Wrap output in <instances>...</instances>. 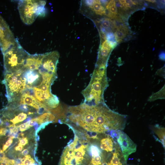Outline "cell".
<instances>
[{"label": "cell", "instance_id": "6da1fadb", "mask_svg": "<svg viewBox=\"0 0 165 165\" xmlns=\"http://www.w3.org/2000/svg\"><path fill=\"white\" fill-rule=\"evenodd\" d=\"M108 85L106 66L95 67L89 84L82 92L84 98V102L89 105L104 102V93Z\"/></svg>", "mask_w": 165, "mask_h": 165}, {"label": "cell", "instance_id": "7a4b0ae2", "mask_svg": "<svg viewBox=\"0 0 165 165\" xmlns=\"http://www.w3.org/2000/svg\"><path fill=\"white\" fill-rule=\"evenodd\" d=\"M74 132H75L74 140L63 150L65 157L69 165H90V144L86 139L80 136V133Z\"/></svg>", "mask_w": 165, "mask_h": 165}, {"label": "cell", "instance_id": "3957f363", "mask_svg": "<svg viewBox=\"0 0 165 165\" xmlns=\"http://www.w3.org/2000/svg\"><path fill=\"white\" fill-rule=\"evenodd\" d=\"M28 53L17 40L15 44L3 53L4 72L22 71Z\"/></svg>", "mask_w": 165, "mask_h": 165}, {"label": "cell", "instance_id": "277c9868", "mask_svg": "<svg viewBox=\"0 0 165 165\" xmlns=\"http://www.w3.org/2000/svg\"><path fill=\"white\" fill-rule=\"evenodd\" d=\"M3 83L6 90V97L9 104L17 101L27 89L25 81L22 71L4 72Z\"/></svg>", "mask_w": 165, "mask_h": 165}, {"label": "cell", "instance_id": "5b68a950", "mask_svg": "<svg viewBox=\"0 0 165 165\" xmlns=\"http://www.w3.org/2000/svg\"><path fill=\"white\" fill-rule=\"evenodd\" d=\"M46 4L44 1H20L18 4V9L21 20L25 24L30 25L38 16H44Z\"/></svg>", "mask_w": 165, "mask_h": 165}, {"label": "cell", "instance_id": "8992f818", "mask_svg": "<svg viewBox=\"0 0 165 165\" xmlns=\"http://www.w3.org/2000/svg\"><path fill=\"white\" fill-rule=\"evenodd\" d=\"M59 57V54L57 51L42 54L38 71L42 77L43 84L52 85L57 79V65Z\"/></svg>", "mask_w": 165, "mask_h": 165}, {"label": "cell", "instance_id": "52a82bcc", "mask_svg": "<svg viewBox=\"0 0 165 165\" xmlns=\"http://www.w3.org/2000/svg\"><path fill=\"white\" fill-rule=\"evenodd\" d=\"M26 92L34 96L41 103L50 109L57 108L60 104L58 97L51 92L44 91L38 87L27 89Z\"/></svg>", "mask_w": 165, "mask_h": 165}, {"label": "cell", "instance_id": "ba28073f", "mask_svg": "<svg viewBox=\"0 0 165 165\" xmlns=\"http://www.w3.org/2000/svg\"><path fill=\"white\" fill-rule=\"evenodd\" d=\"M113 139L117 141L123 157L127 161L129 156L136 151V145L122 130L117 131L116 135Z\"/></svg>", "mask_w": 165, "mask_h": 165}, {"label": "cell", "instance_id": "9c48e42d", "mask_svg": "<svg viewBox=\"0 0 165 165\" xmlns=\"http://www.w3.org/2000/svg\"><path fill=\"white\" fill-rule=\"evenodd\" d=\"M17 40L2 18H0V46L3 53L15 44Z\"/></svg>", "mask_w": 165, "mask_h": 165}, {"label": "cell", "instance_id": "30bf717a", "mask_svg": "<svg viewBox=\"0 0 165 165\" xmlns=\"http://www.w3.org/2000/svg\"><path fill=\"white\" fill-rule=\"evenodd\" d=\"M22 75L25 81L27 89L38 87L43 83L42 77L38 71L24 69Z\"/></svg>", "mask_w": 165, "mask_h": 165}, {"label": "cell", "instance_id": "8fae6325", "mask_svg": "<svg viewBox=\"0 0 165 165\" xmlns=\"http://www.w3.org/2000/svg\"><path fill=\"white\" fill-rule=\"evenodd\" d=\"M17 102H19L20 104L32 107L36 109L37 112L48 108L25 91L22 94Z\"/></svg>", "mask_w": 165, "mask_h": 165}, {"label": "cell", "instance_id": "7c38bea8", "mask_svg": "<svg viewBox=\"0 0 165 165\" xmlns=\"http://www.w3.org/2000/svg\"><path fill=\"white\" fill-rule=\"evenodd\" d=\"M112 155L110 158L108 159L105 165H126L125 160L120 148L116 142Z\"/></svg>", "mask_w": 165, "mask_h": 165}, {"label": "cell", "instance_id": "4fadbf2b", "mask_svg": "<svg viewBox=\"0 0 165 165\" xmlns=\"http://www.w3.org/2000/svg\"><path fill=\"white\" fill-rule=\"evenodd\" d=\"M42 56V54L31 55L28 53L25 62L24 69L38 71L40 64Z\"/></svg>", "mask_w": 165, "mask_h": 165}, {"label": "cell", "instance_id": "5bb4252c", "mask_svg": "<svg viewBox=\"0 0 165 165\" xmlns=\"http://www.w3.org/2000/svg\"><path fill=\"white\" fill-rule=\"evenodd\" d=\"M116 142L110 135L103 138L100 141V147L102 150L107 152H113Z\"/></svg>", "mask_w": 165, "mask_h": 165}, {"label": "cell", "instance_id": "9a60e30c", "mask_svg": "<svg viewBox=\"0 0 165 165\" xmlns=\"http://www.w3.org/2000/svg\"><path fill=\"white\" fill-rule=\"evenodd\" d=\"M57 116L51 112H45L37 117V123L40 125L46 123H52L57 121Z\"/></svg>", "mask_w": 165, "mask_h": 165}, {"label": "cell", "instance_id": "2e32d148", "mask_svg": "<svg viewBox=\"0 0 165 165\" xmlns=\"http://www.w3.org/2000/svg\"><path fill=\"white\" fill-rule=\"evenodd\" d=\"M129 32L128 28L125 25L123 24L120 26L114 33L117 42L118 43L121 42Z\"/></svg>", "mask_w": 165, "mask_h": 165}, {"label": "cell", "instance_id": "e0dca14e", "mask_svg": "<svg viewBox=\"0 0 165 165\" xmlns=\"http://www.w3.org/2000/svg\"><path fill=\"white\" fill-rule=\"evenodd\" d=\"M153 132L157 135L164 148H165V128L158 125L154 126L152 129Z\"/></svg>", "mask_w": 165, "mask_h": 165}, {"label": "cell", "instance_id": "ac0fdd59", "mask_svg": "<svg viewBox=\"0 0 165 165\" xmlns=\"http://www.w3.org/2000/svg\"><path fill=\"white\" fill-rule=\"evenodd\" d=\"M95 14L98 15H104L105 8L101 4L100 0H95L91 8Z\"/></svg>", "mask_w": 165, "mask_h": 165}, {"label": "cell", "instance_id": "d6986e66", "mask_svg": "<svg viewBox=\"0 0 165 165\" xmlns=\"http://www.w3.org/2000/svg\"><path fill=\"white\" fill-rule=\"evenodd\" d=\"M105 36L106 40L112 50L117 44L114 34L111 31L107 32L105 33Z\"/></svg>", "mask_w": 165, "mask_h": 165}, {"label": "cell", "instance_id": "ffe728a7", "mask_svg": "<svg viewBox=\"0 0 165 165\" xmlns=\"http://www.w3.org/2000/svg\"><path fill=\"white\" fill-rule=\"evenodd\" d=\"M27 115L28 114L25 112H22L19 113L17 115L15 116L13 118L10 119L9 121L13 124H15L25 120L29 116H27Z\"/></svg>", "mask_w": 165, "mask_h": 165}, {"label": "cell", "instance_id": "44dd1931", "mask_svg": "<svg viewBox=\"0 0 165 165\" xmlns=\"http://www.w3.org/2000/svg\"><path fill=\"white\" fill-rule=\"evenodd\" d=\"M163 87L159 92L152 94L148 100L150 101H153L157 99L164 98L165 87Z\"/></svg>", "mask_w": 165, "mask_h": 165}, {"label": "cell", "instance_id": "7402d4cb", "mask_svg": "<svg viewBox=\"0 0 165 165\" xmlns=\"http://www.w3.org/2000/svg\"><path fill=\"white\" fill-rule=\"evenodd\" d=\"M112 19L109 18H104L100 20L101 22V25L105 28H109Z\"/></svg>", "mask_w": 165, "mask_h": 165}, {"label": "cell", "instance_id": "603a6c76", "mask_svg": "<svg viewBox=\"0 0 165 165\" xmlns=\"http://www.w3.org/2000/svg\"><path fill=\"white\" fill-rule=\"evenodd\" d=\"M29 123L28 121L17 126L19 130L21 132H23L30 128Z\"/></svg>", "mask_w": 165, "mask_h": 165}, {"label": "cell", "instance_id": "cb8c5ba5", "mask_svg": "<svg viewBox=\"0 0 165 165\" xmlns=\"http://www.w3.org/2000/svg\"><path fill=\"white\" fill-rule=\"evenodd\" d=\"M100 49H105L111 51L112 49L111 48L107 41L106 39L103 42L100 46Z\"/></svg>", "mask_w": 165, "mask_h": 165}, {"label": "cell", "instance_id": "d4e9b609", "mask_svg": "<svg viewBox=\"0 0 165 165\" xmlns=\"http://www.w3.org/2000/svg\"><path fill=\"white\" fill-rule=\"evenodd\" d=\"M13 142V139L9 137V139L6 142L5 144L3 145L2 147V151L4 152L6 151L8 147L11 145Z\"/></svg>", "mask_w": 165, "mask_h": 165}, {"label": "cell", "instance_id": "484cf974", "mask_svg": "<svg viewBox=\"0 0 165 165\" xmlns=\"http://www.w3.org/2000/svg\"><path fill=\"white\" fill-rule=\"evenodd\" d=\"M19 144L24 146L28 143V140L27 137H23L18 138Z\"/></svg>", "mask_w": 165, "mask_h": 165}, {"label": "cell", "instance_id": "4316f807", "mask_svg": "<svg viewBox=\"0 0 165 165\" xmlns=\"http://www.w3.org/2000/svg\"><path fill=\"white\" fill-rule=\"evenodd\" d=\"M108 9L110 12L113 14L117 15L118 14L117 8L116 5L110 7Z\"/></svg>", "mask_w": 165, "mask_h": 165}, {"label": "cell", "instance_id": "83f0119b", "mask_svg": "<svg viewBox=\"0 0 165 165\" xmlns=\"http://www.w3.org/2000/svg\"><path fill=\"white\" fill-rule=\"evenodd\" d=\"M95 0H85L84 1V3L85 6L91 8L93 5Z\"/></svg>", "mask_w": 165, "mask_h": 165}, {"label": "cell", "instance_id": "f1b7e54d", "mask_svg": "<svg viewBox=\"0 0 165 165\" xmlns=\"http://www.w3.org/2000/svg\"><path fill=\"white\" fill-rule=\"evenodd\" d=\"M30 128L35 125L37 123V118H34L29 121Z\"/></svg>", "mask_w": 165, "mask_h": 165}, {"label": "cell", "instance_id": "f546056e", "mask_svg": "<svg viewBox=\"0 0 165 165\" xmlns=\"http://www.w3.org/2000/svg\"><path fill=\"white\" fill-rule=\"evenodd\" d=\"M116 5V2L115 0H110L108 2L106 6V9H108L110 7Z\"/></svg>", "mask_w": 165, "mask_h": 165}, {"label": "cell", "instance_id": "4dcf8cb0", "mask_svg": "<svg viewBox=\"0 0 165 165\" xmlns=\"http://www.w3.org/2000/svg\"><path fill=\"white\" fill-rule=\"evenodd\" d=\"M24 148L23 146L19 144L14 148L15 150L16 151H21Z\"/></svg>", "mask_w": 165, "mask_h": 165}, {"label": "cell", "instance_id": "1f68e13d", "mask_svg": "<svg viewBox=\"0 0 165 165\" xmlns=\"http://www.w3.org/2000/svg\"><path fill=\"white\" fill-rule=\"evenodd\" d=\"M29 153V151L28 149H24L21 153V155L24 156L28 155Z\"/></svg>", "mask_w": 165, "mask_h": 165}, {"label": "cell", "instance_id": "d6a6232c", "mask_svg": "<svg viewBox=\"0 0 165 165\" xmlns=\"http://www.w3.org/2000/svg\"><path fill=\"white\" fill-rule=\"evenodd\" d=\"M146 1L152 3H154L156 2V0H146Z\"/></svg>", "mask_w": 165, "mask_h": 165}, {"label": "cell", "instance_id": "836d02e7", "mask_svg": "<svg viewBox=\"0 0 165 165\" xmlns=\"http://www.w3.org/2000/svg\"><path fill=\"white\" fill-rule=\"evenodd\" d=\"M1 17L0 16V18H1Z\"/></svg>", "mask_w": 165, "mask_h": 165}]
</instances>
